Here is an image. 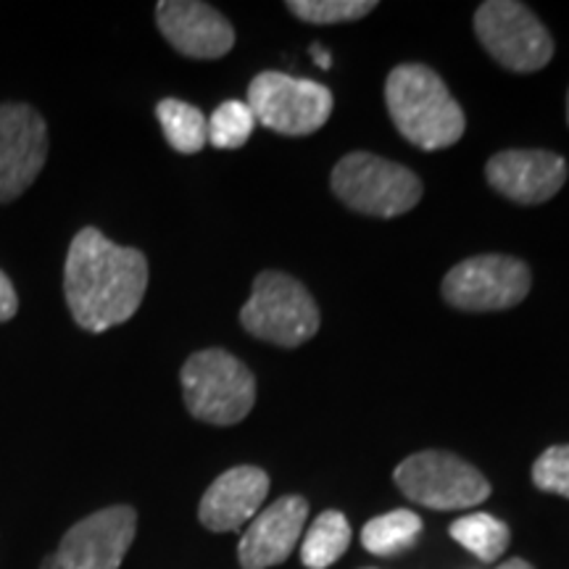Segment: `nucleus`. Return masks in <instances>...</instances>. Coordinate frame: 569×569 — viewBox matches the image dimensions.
I'll use <instances>...</instances> for the list:
<instances>
[{
	"label": "nucleus",
	"instance_id": "obj_12",
	"mask_svg": "<svg viewBox=\"0 0 569 569\" xmlns=\"http://www.w3.org/2000/svg\"><path fill=\"white\" fill-rule=\"evenodd\" d=\"M156 21L174 51L188 59H222L232 51L234 30L222 13L198 0H161Z\"/></svg>",
	"mask_w": 569,
	"mask_h": 569
},
{
	"label": "nucleus",
	"instance_id": "obj_21",
	"mask_svg": "<svg viewBox=\"0 0 569 569\" xmlns=\"http://www.w3.org/2000/svg\"><path fill=\"white\" fill-rule=\"evenodd\" d=\"M288 11L309 24H343L365 19L377 9L375 0H288Z\"/></svg>",
	"mask_w": 569,
	"mask_h": 569
},
{
	"label": "nucleus",
	"instance_id": "obj_4",
	"mask_svg": "<svg viewBox=\"0 0 569 569\" xmlns=\"http://www.w3.org/2000/svg\"><path fill=\"white\" fill-rule=\"evenodd\" d=\"M332 193L351 211L367 217H401L422 201V180L382 156L356 151L332 169Z\"/></svg>",
	"mask_w": 569,
	"mask_h": 569
},
{
	"label": "nucleus",
	"instance_id": "obj_6",
	"mask_svg": "<svg viewBox=\"0 0 569 569\" xmlns=\"http://www.w3.org/2000/svg\"><path fill=\"white\" fill-rule=\"evenodd\" d=\"M248 109L253 119L288 138H303L322 130L332 113V92L315 80L261 71L248 84Z\"/></svg>",
	"mask_w": 569,
	"mask_h": 569
},
{
	"label": "nucleus",
	"instance_id": "obj_9",
	"mask_svg": "<svg viewBox=\"0 0 569 569\" xmlns=\"http://www.w3.org/2000/svg\"><path fill=\"white\" fill-rule=\"evenodd\" d=\"M532 274L515 256L486 253L465 259L443 277V298L461 311H503L525 301Z\"/></svg>",
	"mask_w": 569,
	"mask_h": 569
},
{
	"label": "nucleus",
	"instance_id": "obj_5",
	"mask_svg": "<svg viewBox=\"0 0 569 569\" xmlns=\"http://www.w3.org/2000/svg\"><path fill=\"white\" fill-rule=\"evenodd\" d=\"M240 325L253 338L296 348L317 336L319 309L296 277L267 269L251 284V298L240 309Z\"/></svg>",
	"mask_w": 569,
	"mask_h": 569
},
{
	"label": "nucleus",
	"instance_id": "obj_16",
	"mask_svg": "<svg viewBox=\"0 0 569 569\" xmlns=\"http://www.w3.org/2000/svg\"><path fill=\"white\" fill-rule=\"evenodd\" d=\"M156 117L161 122L163 138L174 151L198 153L209 142V117H203V111L196 106L177 101V98H163L156 106Z\"/></svg>",
	"mask_w": 569,
	"mask_h": 569
},
{
	"label": "nucleus",
	"instance_id": "obj_22",
	"mask_svg": "<svg viewBox=\"0 0 569 569\" xmlns=\"http://www.w3.org/2000/svg\"><path fill=\"white\" fill-rule=\"evenodd\" d=\"M532 482L546 493L569 498V446H551L532 465Z\"/></svg>",
	"mask_w": 569,
	"mask_h": 569
},
{
	"label": "nucleus",
	"instance_id": "obj_20",
	"mask_svg": "<svg viewBox=\"0 0 569 569\" xmlns=\"http://www.w3.org/2000/svg\"><path fill=\"white\" fill-rule=\"evenodd\" d=\"M256 119L253 111L243 101H224L217 106V111L209 117V142L222 151L243 148L253 134Z\"/></svg>",
	"mask_w": 569,
	"mask_h": 569
},
{
	"label": "nucleus",
	"instance_id": "obj_2",
	"mask_svg": "<svg viewBox=\"0 0 569 569\" xmlns=\"http://www.w3.org/2000/svg\"><path fill=\"white\" fill-rule=\"evenodd\" d=\"M386 103L396 130L422 151H443L465 134V111L425 63H401L390 71Z\"/></svg>",
	"mask_w": 569,
	"mask_h": 569
},
{
	"label": "nucleus",
	"instance_id": "obj_25",
	"mask_svg": "<svg viewBox=\"0 0 569 569\" xmlns=\"http://www.w3.org/2000/svg\"><path fill=\"white\" fill-rule=\"evenodd\" d=\"M496 569H532V567L525 559H509V561H503V565L496 567Z\"/></svg>",
	"mask_w": 569,
	"mask_h": 569
},
{
	"label": "nucleus",
	"instance_id": "obj_11",
	"mask_svg": "<svg viewBox=\"0 0 569 569\" xmlns=\"http://www.w3.org/2000/svg\"><path fill=\"white\" fill-rule=\"evenodd\" d=\"M138 515L132 507H109L80 519L53 553L59 569H119L130 551Z\"/></svg>",
	"mask_w": 569,
	"mask_h": 569
},
{
	"label": "nucleus",
	"instance_id": "obj_15",
	"mask_svg": "<svg viewBox=\"0 0 569 569\" xmlns=\"http://www.w3.org/2000/svg\"><path fill=\"white\" fill-rule=\"evenodd\" d=\"M269 493V475L259 467H232L206 490L198 519L211 532L240 530L259 515Z\"/></svg>",
	"mask_w": 569,
	"mask_h": 569
},
{
	"label": "nucleus",
	"instance_id": "obj_1",
	"mask_svg": "<svg viewBox=\"0 0 569 569\" xmlns=\"http://www.w3.org/2000/svg\"><path fill=\"white\" fill-rule=\"evenodd\" d=\"M146 288V253L111 243L96 227H84L74 234L63 267V293L71 317L82 330L106 332L132 319Z\"/></svg>",
	"mask_w": 569,
	"mask_h": 569
},
{
	"label": "nucleus",
	"instance_id": "obj_17",
	"mask_svg": "<svg viewBox=\"0 0 569 569\" xmlns=\"http://www.w3.org/2000/svg\"><path fill=\"white\" fill-rule=\"evenodd\" d=\"M351 543V525L340 511H322L301 543V561L309 569H327L343 557Z\"/></svg>",
	"mask_w": 569,
	"mask_h": 569
},
{
	"label": "nucleus",
	"instance_id": "obj_23",
	"mask_svg": "<svg viewBox=\"0 0 569 569\" xmlns=\"http://www.w3.org/2000/svg\"><path fill=\"white\" fill-rule=\"evenodd\" d=\"M17 311H19L17 290H13L9 274L0 272V322H9V319L17 317Z\"/></svg>",
	"mask_w": 569,
	"mask_h": 569
},
{
	"label": "nucleus",
	"instance_id": "obj_27",
	"mask_svg": "<svg viewBox=\"0 0 569 569\" xmlns=\"http://www.w3.org/2000/svg\"><path fill=\"white\" fill-rule=\"evenodd\" d=\"M567 122H569V92H567Z\"/></svg>",
	"mask_w": 569,
	"mask_h": 569
},
{
	"label": "nucleus",
	"instance_id": "obj_10",
	"mask_svg": "<svg viewBox=\"0 0 569 569\" xmlns=\"http://www.w3.org/2000/svg\"><path fill=\"white\" fill-rule=\"evenodd\" d=\"M48 159V127L32 106L0 103V203L38 180Z\"/></svg>",
	"mask_w": 569,
	"mask_h": 569
},
{
	"label": "nucleus",
	"instance_id": "obj_24",
	"mask_svg": "<svg viewBox=\"0 0 569 569\" xmlns=\"http://www.w3.org/2000/svg\"><path fill=\"white\" fill-rule=\"evenodd\" d=\"M311 53H315V63H317V67H322V69H330V67H332V59H330V53H327L325 48H319V46H311Z\"/></svg>",
	"mask_w": 569,
	"mask_h": 569
},
{
	"label": "nucleus",
	"instance_id": "obj_19",
	"mask_svg": "<svg viewBox=\"0 0 569 569\" xmlns=\"http://www.w3.org/2000/svg\"><path fill=\"white\" fill-rule=\"evenodd\" d=\"M451 538L480 561H496L509 549L511 532L501 519L490 515H467L451 525Z\"/></svg>",
	"mask_w": 569,
	"mask_h": 569
},
{
	"label": "nucleus",
	"instance_id": "obj_7",
	"mask_svg": "<svg viewBox=\"0 0 569 569\" xmlns=\"http://www.w3.org/2000/svg\"><path fill=\"white\" fill-rule=\"evenodd\" d=\"M475 32L490 59L530 74L553 59V38L536 13L517 0H488L475 13Z\"/></svg>",
	"mask_w": 569,
	"mask_h": 569
},
{
	"label": "nucleus",
	"instance_id": "obj_8",
	"mask_svg": "<svg viewBox=\"0 0 569 569\" xmlns=\"http://www.w3.org/2000/svg\"><path fill=\"white\" fill-rule=\"evenodd\" d=\"M396 486L419 507L438 511L472 509L490 496L480 469L446 451H419L396 467Z\"/></svg>",
	"mask_w": 569,
	"mask_h": 569
},
{
	"label": "nucleus",
	"instance_id": "obj_13",
	"mask_svg": "<svg viewBox=\"0 0 569 569\" xmlns=\"http://www.w3.org/2000/svg\"><path fill=\"white\" fill-rule=\"evenodd\" d=\"M490 188L509 201L536 206L551 201L567 182V161L551 151H501L486 163Z\"/></svg>",
	"mask_w": 569,
	"mask_h": 569
},
{
	"label": "nucleus",
	"instance_id": "obj_3",
	"mask_svg": "<svg viewBox=\"0 0 569 569\" xmlns=\"http://www.w3.org/2000/svg\"><path fill=\"white\" fill-rule=\"evenodd\" d=\"M182 396L190 415L209 425H238L256 403V380L238 356L206 348L184 361Z\"/></svg>",
	"mask_w": 569,
	"mask_h": 569
},
{
	"label": "nucleus",
	"instance_id": "obj_14",
	"mask_svg": "<svg viewBox=\"0 0 569 569\" xmlns=\"http://www.w3.org/2000/svg\"><path fill=\"white\" fill-rule=\"evenodd\" d=\"M309 503L301 496H282L259 517L251 519L238 546L243 569H269L282 565L301 540Z\"/></svg>",
	"mask_w": 569,
	"mask_h": 569
},
{
	"label": "nucleus",
	"instance_id": "obj_26",
	"mask_svg": "<svg viewBox=\"0 0 569 569\" xmlns=\"http://www.w3.org/2000/svg\"><path fill=\"white\" fill-rule=\"evenodd\" d=\"M40 569H59V561H56L53 553H51V557H46V559H42Z\"/></svg>",
	"mask_w": 569,
	"mask_h": 569
},
{
	"label": "nucleus",
	"instance_id": "obj_18",
	"mask_svg": "<svg viewBox=\"0 0 569 569\" xmlns=\"http://www.w3.org/2000/svg\"><path fill=\"white\" fill-rule=\"evenodd\" d=\"M422 532V519L415 511L396 509L388 515L369 519L361 530V543L375 557H396V553L411 549Z\"/></svg>",
	"mask_w": 569,
	"mask_h": 569
}]
</instances>
